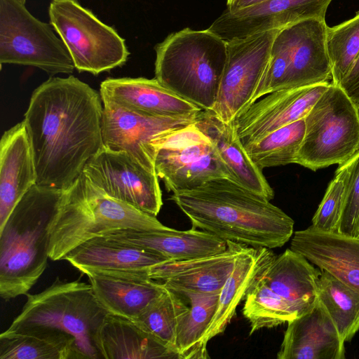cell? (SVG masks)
Here are the masks:
<instances>
[{"instance_id": "cell-19", "label": "cell", "mask_w": 359, "mask_h": 359, "mask_svg": "<svg viewBox=\"0 0 359 359\" xmlns=\"http://www.w3.org/2000/svg\"><path fill=\"white\" fill-rule=\"evenodd\" d=\"M93 292L110 314L135 319L164 290L163 283L149 278L148 272L88 271Z\"/></svg>"}, {"instance_id": "cell-12", "label": "cell", "mask_w": 359, "mask_h": 359, "mask_svg": "<svg viewBox=\"0 0 359 359\" xmlns=\"http://www.w3.org/2000/svg\"><path fill=\"white\" fill-rule=\"evenodd\" d=\"M103 147L125 151L149 171L156 173L155 158L161 141L194 123L199 114L175 117L137 113L108 101H102Z\"/></svg>"}, {"instance_id": "cell-37", "label": "cell", "mask_w": 359, "mask_h": 359, "mask_svg": "<svg viewBox=\"0 0 359 359\" xmlns=\"http://www.w3.org/2000/svg\"><path fill=\"white\" fill-rule=\"evenodd\" d=\"M339 86L359 109V55Z\"/></svg>"}, {"instance_id": "cell-3", "label": "cell", "mask_w": 359, "mask_h": 359, "mask_svg": "<svg viewBox=\"0 0 359 359\" xmlns=\"http://www.w3.org/2000/svg\"><path fill=\"white\" fill-rule=\"evenodd\" d=\"M66 189L35 184L0 228V296L26 294L46 269L48 228Z\"/></svg>"}, {"instance_id": "cell-14", "label": "cell", "mask_w": 359, "mask_h": 359, "mask_svg": "<svg viewBox=\"0 0 359 359\" xmlns=\"http://www.w3.org/2000/svg\"><path fill=\"white\" fill-rule=\"evenodd\" d=\"M330 83L278 90L250 105L233 121L243 145L304 118Z\"/></svg>"}, {"instance_id": "cell-29", "label": "cell", "mask_w": 359, "mask_h": 359, "mask_svg": "<svg viewBox=\"0 0 359 359\" xmlns=\"http://www.w3.org/2000/svg\"><path fill=\"white\" fill-rule=\"evenodd\" d=\"M186 298L189 311L181 322L176 338L179 359L209 358L201 341L215 315L219 293H178Z\"/></svg>"}, {"instance_id": "cell-1", "label": "cell", "mask_w": 359, "mask_h": 359, "mask_svg": "<svg viewBox=\"0 0 359 359\" xmlns=\"http://www.w3.org/2000/svg\"><path fill=\"white\" fill-rule=\"evenodd\" d=\"M100 94L74 76H51L33 92L25 113L36 184L72 187L103 147Z\"/></svg>"}, {"instance_id": "cell-26", "label": "cell", "mask_w": 359, "mask_h": 359, "mask_svg": "<svg viewBox=\"0 0 359 359\" xmlns=\"http://www.w3.org/2000/svg\"><path fill=\"white\" fill-rule=\"evenodd\" d=\"M275 257L271 249L243 246L220 291L215 315L201 341L203 348L209 340L224 331L238 305Z\"/></svg>"}, {"instance_id": "cell-28", "label": "cell", "mask_w": 359, "mask_h": 359, "mask_svg": "<svg viewBox=\"0 0 359 359\" xmlns=\"http://www.w3.org/2000/svg\"><path fill=\"white\" fill-rule=\"evenodd\" d=\"M0 359H79L74 340L54 332L0 334Z\"/></svg>"}, {"instance_id": "cell-7", "label": "cell", "mask_w": 359, "mask_h": 359, "mask_svg": "<svg viewBox=\"0 0 359 359\" xmlns=\"http://www.w3.org/2000/svg\"><path fill=\"white\" fill-rule=\"evenodd\" d=\"M296 163L313 171L341 164L359 150V109L330 83L304 117Z\"/></svg>"}, {"instance_id": "cell-13", "label": "cell", "mask_w": 359, "mask_h": 359, "mask_svg": "<svg viewBox=\"0 0 359 359\" xmlns=\"http://www.w3.org/2000/svg\"><path fill=\"white\" fill-rule=\"evenodd\" d=\"M82 174L111 198L154 216L161 209L162 192L156 173L125 151L103 147L86 163Z\"/></svg>"}, {"instance_id": "cell-38", "label": "cell", "mask_w": 359, "mask_h": 359, "mask_svg": "<svg viewBox=\"0 0 359 359\" xmlns=\"http://www.w3.org/2000/svg\"><path fill=\"white\" fill-rule=\"evenodd\" d=\"M266 1L267 0H226V11L229 12H234Z\"/></svg>"}, {"instance_id": "cell-9", "label": "cell", "mask_w": 359, "mask_h": 359, "mask_svg": "<svg viewBox=\"0 0 359 359\" xmlns=\"http://www.w3.org/2000/svg\"><path fill=\"white\" fill-rule=\"evenodd\" d=\"M18 0H0V64L37 67L50 76L75 68L67 48Z\"/></svg>"}, {"instance_id": "cell-40", "label": "cell", "mask_w": 359, "mask_h": 359, "mask_svg": "<svg viewBox=\"0 0 359 359\" xmlns=\"http://www.w3.org/2000/svg\"><path fill=\"white\" fill-rule=\"evenodd\" d=\"M18 1L24 4H25V1H26V0H18Z\"/></svg>"}, {"instance_id": "cell-39", "label": "cell", "mask_w": 359, "mask_h": 359, "mask_svg": "<svg viewBox=\"0 0 359 359\" xmlns=\"http://www.w3.org/2000/svg\"><path fill=\"white\" fill-rule=\"evenodd\" d=\"M78 1V0H53V1Z\"/></svg>"}, {"instance_id": "cell-11", "label": "cell", "mask_w": 359, "mask_h": 359, "mask_svg": "<svg viewBox=\"0 0 359 359\" xmlns=\"http://www.w3.org/2000/svg\"><path fill=\"white\" fill-rule=\"evenodd\" d=\"M275 29L227 42V57L217 98L211 111L233 122L249 105L269 64Z\"/></svg>"}, {"instance_id": "cell-10", "label": "cell", "mask_w": 359, "mask_h": 359, "mask_svg": "<svg viewBox=\"0 0 359 359\" xmlns=\"http://www.w3.org/2000/svg\"><path fill=\"white\" fill-rule=\"evenodd\" d=\"M155 170L167 191L172 193L193 189L217 178L236 182L196 121L161 141L156 154Z\"/></svg>"}, {"instance_id": "cell-17", "label": "cell", "mask_w": 359, "mask_h": 359, "mask_svg": "<svg viewBox=\"0 0 359 359\" xmlns=\"http://www.w3.org/2000/svg\"><path fill=\"white\" fill-rule=\"evenodd\" d=\"M344 341L318 299L306 312L287 322L278 359H344Z\"/></svg>"}, {"instance_id": "cell-30", "label": "cell", "mask_w": 359, "mask_h": 359, "mask_svg": "<svg viewBox=\"0 0 359 359\" xmlns=\"http://www.w3.org/2000/svg\"><path fill=\"white\" fill-rule=\"evenodd\" d=\"M189 311L186 298L165 287L163 292L133 320L177 355L178 328Z\"/></svg>"}, {"instance_id": "cell-18", "label": "cell", "mask_w": 359, "mask_h": 359, "mask_svg": "<svg viewBox=\"0 0 359 359\" xmlns=\"http://www.w3.org/2000/svg\"><path fill=\"white\" fill-rule=\"evenodd\" d=\"M100 94L102 101L150 116L175 117L203 111L164 87L155 78H108L101 83Z\"/></svg>"}, {"instance_id": "cell-16", "label": "cell", "mask_w": 359, "mask_h": 359, "mask_svg": "<svg viewBox=\"0 0 359 359\" xmlns=\"http://www.w3.org/2000/svg\"><path fill=\"white\" fill-rule=\"evenodd\" d=\"M290 248L359 292V236L311 225L293 233Z\"/></svg>"}, {"instance_id": "cell-34", "label": "cell", "mask_w": 359, "mask_h": 359, "mask_svg": "<svg viewBox=\"0 0 359 359\" xmlns=\"http://www.w3.org/2000/svg\"><path fill=\"white\" fill-rule=\"evenodd\" d=\"M326 47L332 83L339 86L359 55V11L334 27H327Z\"/></svg>"}, {"instance_id": "cell-8", "label": "cell", "mask_w": 359, "mask_h": 359, "mask_svg": "<svg viewBox=\"0 0 359 359\" xmlns=\"http://www.w3.org/2000/svg\"><path fill=\"white\" fill-rule=\"evenodd\" d=\"M48 15L78 71L97 75L126 62L125 40L78 1H52Z\"/></svg>"}, {"instance_id": "cell-36", "label": "cell", "mask_w": 359, "mask_h": 359, "mask_svg": "<svg viewBox=\"0 0 359 359\" xmlns=\"http://www.w3.org/2000/svg\"><path fill=\"white\" fill-rule=\"evenodd\" d=\"M349 171L344 210L338 232L359 236V150L348 159Z\"/></svg>"}, {"instance_id": "cell-6", "label": "cell", "mask_w": 359, "mask_h": 359, "mask_svg": "<svg viewBox=\"0 0 359 359\" xmlns=\"http://www.w3.org/2000/svg\"><path fill=\"white\" fill-rule=\"evenodd\" d=\"M155 79L164 87L211 111L227 57V42L208 29L186 27L155 47Z\"/></svg>"}, {"instance_id": "cell-4", "label": "cell", "mask_w": 359, "mask_h": 359, "mask_svg": "<svg viewBox=\"0 0 359 359\" xmlns=\"http://www.w3.org/2000/svg\"><path fill=\"white\" fill-rule=\"evenodd\" d=\"M154 216L110 197L83 174L66 189L48 228V257H63L80 244L121 229L166 230Z\"/></svg>"}, {"instance_id": "cell-27", "label": "cell", "mask_w": 359, "mask_h": 359, "mask_svg": "<svg viewBox=\"0 0 359 359\" xmlns=\"http://www.w3.org/2000/svg\"><path fill=\"white\" fill-rule=\"evenodd\" d=\"M97 345L103 359H179L134 320L110 313L99 330Z\"/></svg>"}, {"instance_id": "cell-25", "label": "cell", "mask_w": 359, "mask_h": 359, "mask_svg": "<svg viewBox=\"0 0 359 359\" xmlns=\"http://www.w3.org/2000/svg\"><path fill=\"white\" fill-rule=\"evenodd\" d=\"M321 270L290 248L276 256L261 276L285 300L297 316L311 308L318 299Z\"/></svg>"}, {"instance_id": "cell-32", "label": "cell", "mask_w": 359, "mask_h": 359, "mask_svg": "<svg viewBox=\"0 0 359 359\" xmlns=\"http://www.w3.org/2000/svg\"><path fill=\"white\" fill-rule=\"evenodd\" d=\"M304 133L305 121L303 118L244 147L252 161L261 170L296 163Z\"/></svg>"}, {"instance_id": "cell-23", "label": "cell", "mask_w": 359, "mask_h": 359, "mask_svg": "<svg viewBox=\"0 0 359 359\" xmlns=\"http://www.w3.org/2000/svg\"><path fill=\"white\" fill-rule=\"evenodd\" d=\"M196 124L208 136L236 183L269 201L273 198V189L248 155L233 121L224 123L211 111L203 110Z\"/></svg>"}, {"instance_id": "cell-21", "label": "cell", "mask_w": 359, "mask_h": 359, "mask_svg": "<svg viewBox=\"0 0 359 359\" xmlns=\"http://www.w3.org/2000/svg\"><path fill=\"white\" fill-rule=\"evenodd\" d=\"M36 183L32 146L22 121L5 131L0 142V228Z\"/></svg>"}, {"instance_id": "cell-24", "label": "cell", "mask_w": 359, "mask_h": 359, "mask_svg": "<svg viewBox=\"0 0 359 359\" xmlns=\"http://www.w3.org/2000/svg\"><path fill=\"white\" fill-rule=\"evenodd\" d=\"M84 274L88 271L148 272L169 261L153 250L122 243L104 236L91 238L67 253L62 259Z\"/></svg>"}, {"instance_id": "cell-2", "label": "cell", "mask_w": 359, "mask_h": 359, "mask_svg": "<svg viewBox=\"0 0 359 359\" xmlns=\"http://www.w3.org/2000/svg\"><path fill=\"white\" fill-rule=\"evenodd\" d=\"M192 227L225 241L273 249L294 233V220L270 201L226 179L217 178L170 198Z\"/></svg>"}, {"instance_id": "cell-5", "label": "cell", "mask_w": 359, "mask_h": 359, "mask_svg": "<svg viewBox=\"0 0 359 359\" xmlns=\"http://www.w3.org/2000/svg\"><path fill=\"white\" fill-rule=\"evenodd\" d=\"M21 311L8 332H54L72 337L79 359H103L97 345L99 330L109 313L90 284L58 277L45 290L27 293Z\"/></svg>"}, {"instance_id": "cell-31", "label": "cell", "mask_w": 359, "mask_h": 359, "mask_svg": "<svg viewBox=\"0 0 359 359\" xmlns=\"http://www.w3.org/2000/svg\"><path fill=\"white\" fill-rule=\"evenodd\" d=\"M318 297L326 308L344 342L359 331V292L321 270Z\"/></svg>"}, {"instance_id": "cell-15", "label": "cell", "mask_w": 359, "mask_h": 359, "mask_svg": "<svg viewBox=\"0 0 359 359\" xmlns=\"http://www.w3.org/2000/svg\"><path fill=\"white\" fill-rule=\"evenodd\" d=\"M226 243V250L217 254L156 264L149 269L148 276L177 293H220L244 245Z\"/></svg>"}, {"instance_id": "cell-22", "label": "cell", "mask_w": 359, "mask_h": 359, "mask_svg": "<svg viewBox=\"0 0 359 359\" xmlns=\"http://www.w3.org/2000/svg\"><path fill=\"white\" fill-rule=\"evenodd\" d=\"M102 236L153 250L172 261L209 256L224 252L227 248L226 241L193 227L186 231L171 228L159 231L121 229Z\"/></svg>"}, {"instance_id": "cell-33", "label": "cell", "mask_w": 359, "mask_h": 359, "mask_svg": "<svg viewBox=\"0 0 359 359\" xmlns=\"http://www.w3.org/2000/svg\"><path fill=\"white\" fill-rule=\"evenodd\" d=\"M261 275L246 294L242 309L243 316L250 325V335L260 329L277 327L297 317L290 305L266 284Z\"/></svg>"}, {"instance_id": "cell-20", "label": "cell", "mask_w": 359, "mask_h": 359, "mask_svg": "<svg viewBox=\"0 0 359 359\" xmlns=\"http://www.w3.org/2000/svg\"><path fill=\"white\" fill-rule=\"evenodd\" d=\"M327 27L325 20L320 19H307L287 26L290 62L282 89L328 82L332 79L326 47Z\"/></svg>"}, {"instance_id": "cell-35", "label": "cell", "mask_w": 359, "mask_h": 359, "mask_svg": "<svg viewBox=\"0 0 359 359\" xmlns=\"http://www.w3.org/2000/svg\"><path fill=\"white\" fill-rule=\"evenodd\" d=\"M348 171V160L339 164L312 218V226L325 231H338L346 200Z\"/></svg>"}]
</instances>
